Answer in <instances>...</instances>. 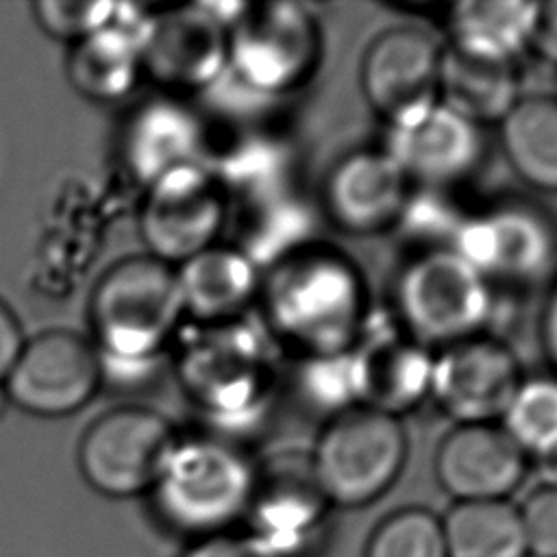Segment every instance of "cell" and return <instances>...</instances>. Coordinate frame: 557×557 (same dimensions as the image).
I'll return each instance as SVG.
<instances>
[{
	"mask_svg": "<svg viewBox=\"0 0 557 557\" xmlns=\"http://www.w3.org/2000/svg\"><path fill=\"white\" fill-rule=\"evenodd\" d=\"M257 300L270 337L302 359L350 350L372 318L361 268L318 242L268 268Z\"/></svg>",
	"mask_w": 557,
	"mask_h": 557,
	"instance_id": "obj_1",
	"label": "cell"
},
{
	"mask_svg": "<svg viewBox=\"0 0 557 557\" xmlns=\"http://www.w3.org/2000/svg\"><path fill=\"white\" fill-rule=\"evenodd\" d=\"M174 368L187 398L218 429L215 437L233 444L261 420L274 398V339L244 318L198 324L183 339Z\"/></svg>",
	"mask_w": 557,
	"mask_h": 557,
	"instance_id": "obj_2",
	"label": "cell"
},
{
	"mask_svg": "<svg viewBox=\"0 0 557 557\" xmlns=\"http://www.w3.org/2000/svg\"><path fill=\"white\" fill-rule=\"evenodd\" d=\"M257 468L239 444L222 437L178 440L148 492L152 509L159 522L191 542L233 533L248 513Z\"/></svg>",
	"mask_w": 557,
	"mask_h": 557,
	"instance_id": "obj_3",
	"label": "cell"
},
{
	"mask_svg": "<svg viewBox=\"0 0 557 557\" xmlns=\"http://www.w3.org/2000/svg\"><path fill=\"white\" fill-rule=\"evenodd\" d=\"M494 287L453 248H424L394 281L396 324L431 350L483 335Z\"/></svg>",
	"mask_w": 557,
	"mask_h": 557,
	"instance_id": "obj_4",
	"label": "cell"
},
{
	"mask_svg": "<svg viewBox=\"0 0 557 557\" xmlns=\"http://www.w3.org/2000/svg\"><path fill=\"white\" fill-rule=\"evenodd\" d=\"M307 457L326 500L359 509L385 496L400 479L409 437L400 418L357 405L324 422Z\"/></svg>",
	"mask_w": 557,
	"mask_h": 557,
	"instance_id": "obj_5",
	"label": "cell"
},
{
	"mask_svg": "<svg viewBox=\"0 0 557 557\" xmlns=\"http://www.w3.org/2000/svg\"><path fill=\"white\" fill-rule=\"evenodd\" d=\"M183 318L176 268L150 255L111 265L89 300L96 348L104 355L161 357Z\"/></svg>",
	"mask_w": 557,
	"mask_h": 557,
	"instance_id": "obj_6",
	"label": "cell"
},
{
	"mask_svg": "<svg viewBox=\"0 0 557 557\" xmlns=\"http://www.w3.org/2000/svg\"><path fill=\"white\" fill-rule=\"evenodd\" d=\"M322 59V28L307 4H244L228 26L226 74L257 98H283L305 87Z\"/></svg>",
	"mask_w": 557,
	"mask_h": 557,
	"instance_id": "obj_7",
	"label": "cell"
},
{
	"mask_svg": "<svg viewBox=\"0 0 557 557\" xmlns=\"http://www.w3.org/2000/svg\"><path fill=\"white\" fill-rule=\"evenodd\" d=\"M176 444L178 437L161 413L146 407H117L83 433L76 453L78 470L102 496L148 494Z\"/></svg>",
	"mask_w": 557,
	"mask_h": 557,
	"instance_id": "obj_8",
	"label": "cell"
},
{
	"mask_svg": "<svg viewBox=\"0 0 557 557\" xmlns=\"http://www.w3.org/2000/svg\"><path fill=\"white\" fill-rule=\"evenodd\" d=\"M450 248L492 287L531 285L553 272L557 228L540 207L505 200L463 215Z\"/></svg>",
	"mask_w": 557,
	"mask_h": 557,
	"instance_id": "obj_9",
	"label": "cell"
},
{
	"mask_svg": "<svg viewBox=\"0 0 557 557\" xmlns=\"http://www.w3.org/2000/svg\"><path fill=\"white\" fill-rule=\"evenodd\" d=\"M228 194L209 163L176 168L148 185L139 235L150 257L176 268L220 242Z\"/></svg>",
	"mask_w": 557,
	"mask_h": 557,
	"instance_id": "obj_10",
	"label": "cell"
},
{
	"mask_svg": "<svg viewBox=\"0 0 557 557\" xmlns=\"http://www.w3.org/2000/svg\"><path fill=\"white\" fill-rule=\"evenodd\" d=\"M331 509L309 457L278 459L257 468L246 535L272 557H315L329 542Z\"/></svg>",
	"mask_w": 557,
	"mask_h": 557,
	"instance_id": "obj_11",
	"label": "cell"
},
{
	"mask_svg": "<svg viewBox=\"0 0 557 557\" xmlns=\"http://www.w3.org/2000/svg\"><path fill=\"white\" fill-rule=\"evenodd\" d=\"M381 150L413 187L446 189L472 176L483 161V133L440 100L385 122Z\"/></svg>",
	"mask_w": 557,
	"mask_h": 557,
	"instance_id": "obj_12",
	"label": "cell"
},
{
	"mask_svg": "<svg viewBox=\"0 0 557 557\" xmlns=\"http://www.w3.org/2000/svg\"><path fill=\"white\" fill-rule=\"evenodd\" d=\"M2 385L7 398L28 413L44 418L74 413L102 385L98 348L72 331L39 333L24 339Z\"/></svg>",
	"mask_w": 557,
	"mask_h": 557,
	"instance_id": "obj_13",
	"label": "cell"
},
{
	"mask_svg": "<svg viewBox=\"0 0 557 557\" xmlns=\"http://www.w3.org/2000/svg\"><path fill=\"white\" fill-rule=\"evenodd\" d=\"M522 379L507 344L476 335L435 350L429 400L455 424L498 422Z\"/></svg>",
	"mask_w": 557,
	"mask_h": 557,
	"instance_id": "obj_14",
	"label": "cell"
},
{
	"mask_svg": "<svg viewBox=\"0 0 557 557\" xmlns=\"http://www.w3.org/2000/svg\"><path fill=\"white\" fill-rule=\"evenodd\" d=\"M228 28L207 4L152 13L141 50L144 70L170 89H211L226 74Z\"/></svg>",
	"mask_w": 557,
	"mask_h": 557,
	"instance_id": "obj_15",
	"label": "cell"
},
{
	"mask_svg": "<svg viewBox=\"0 0 557 557\" xmlns=\"http://www.w3.org/2000/svg\"><path fill=\"white\" fill-rule=\"evenodd\" d=\"M444 46L418 26H392L374 35L359 65V87L385 122L437 100Z\"/></svg>",
	"mask_w": 557,
	"mask_h": 557,
	"instance_id": "obj_16",
	"label": "cell"
},
{
	"mask_svg": "<svg viewBox=\"0 0 557 557\" xmlns=\"http://www.w3.org/2000/svg\"><path fill=\"white\" fill-rule=\"evenodd\" d=\"M413 185L381 148L344 154L326 172L320 202L326 220L352 237L396 228Z\"/></svg>",
	"mask_w": 557,
	"mask_h": 557,
	"instance_id": "obj_17",
	"label": "cell"
},
{
	"mask_svg": "<svg viewBox=\"0 0 557 557\" xmlns=\"http://www.w3.org/2000/svg\"><path fill=\"white\" fill-rule=\"evenodd\" d=\"M435 350L372 318L350 348L357 405L400 418L429 400Z\"/></svg>",
	"mask_w": 557,
	"mask_h": 557,
	"instance_id": "obj_18",
	"label": "cell"
},
{
	"mask_svg": "<svg viewBox=\"0 0 557 557\" xmlns=\"http://www.w3.org/2000/svg\"><path fill=\"white\" fill-rule=\"evenodd\" d=\"M527 472V455L498 422L455 424L433 457L437 485L455 503L509 500Z\"/></svg>",
	"mask_w": 557,
	"mask_h": 557,
	"instance_id": "obj_19",
	"label": "cell"
},
{
	"mask_svg": "<svg viewBox=\"0 0 557 557\" xmlns=\"http://www.w3.org/2000/svg\"><path fill=\"white\" fill-rule=\"evenodd\" d=\"M209 152L202 115L176 96H154L141 102L124 126L126 168L146 187L176 168L207 163Z\"/></svg>",
	"mask_w": 557,
	"mask_h": 557,
	"instance_id": "obj_20",
	"label": "cell"
},
{
	"mask_svg": "<svg viewBox=\"0 0 557 557\" xmlns=\"http://www.w3.org/2000/svg\"><path fill=\"white\" fill-rule=\"evenodd\" d=\"M128 11L131 15H124L122 7L115 4L111 22L76 41L70 52L67 78L89 100L124 98L144 70L141 50L152 15L139 7H128Z\"/></svg>",
	"mask_w": 557,
	"mask_h": 557,
	"instance_id": "obj_21",
	"label": "cell"
},
{
	"mask_svg": "<svg viewBox=\"0 0 557 557\" xmlns=\"http://www.w3.org/2000/svg\"><path fill=\"white\" fill-rule=\"evenodd\" d=\"M185 315L198 324L239 320L259 298L261 270L235 246L213 244L176 265Z\"/></svg>",
	"mask_w": 557,
	"mask_h": 557,
	"instance_id": "obj_22",
	"label": "cell"
},
{
	"mask_svg": "<svg viewBox=\"0 0 557 557\" xmlns=\"http://www.w3.org/2000/svg\"><path fill=\"white\" fill-rule=\"evenodd\" d=\"M537 4L529 0H461L448 9V48L492 63L516 65L531 50Z\"/></svg>",
	"mask_w": 557,
	"mask_h": 557,
	"instance_id": "obj_23",
	"label": "cell"
},
{
	"mask_svg": "<svg viewBox=\"0 0 557 557\" xmlns=\"http://www.w3.org/2000/svg\"><path fill=\"white\" fill-rule=\"evenodd\" d=\"M522 98L518 67L481 61L448 46L442 52L437 100L472 124H500Z\"/></svg>",
	"mask_w": 557,
	"mask_h": 557,
	"instance_id": "obj_24",
	"label": "cell"
},
{
	"mask_svg": "<svg viewBox=\"0 0 557 557\" xmlns=\"http://www.w3.org/2000/svg\"><path fill=\"white\" fill-rule=\"evenodd\" d=\"M498 126L516 176L537 191L557 194V98L522 96Z\"/></svg>",
	"mask_w": 557,
	"mask_h": 557,
	"instance_id": "obj_25",
	"label": "cell"
},
{
	"mask_svg": "<svg viewBox=\"0 0 557 557\" xmlns=\"http://www.w3.org/2000/svg\"><path fill=\"white\" fill-rule=\"evenodd\" d=\"M313 213L287 189L246 202V220L235 246L263 274L281 259L313 244Z\"/></svg>",
	"mask_w": 557,
	"mask_h": 557,
	"instance_id": "obj_26",
	"label": "cell"
},
{
	"mask_svg": "<svg viewBox=\"0 0 557 557\" xmlns=\"http://www.w3.org/2000/svg\"><path fill=\"white\" fill-rule=\"evenodd\" d=\"M448 557H529L511 500L455 503L442 516Z\"/></svg>",
	"mask_w": 557,
	"mask_h": 557,
	"instance_id": "obj_27",
	"label": "cell"
},
{
	"mask_svg": "<svg viewBox=\"0 0 557 557\" xmlns=\"http://www.w3.org/2000/svg\"><path fill=\"white\" fill-rule=\"evenodd\" d=\"M498 424L529 463L557 453V376H524Z\"/></svg>",
	"mask_w": 557,
	"mask_h": 557,
	"instance_id": "obj_28",
	"label": "cell"
},
{
	"mask_svg": "<svg viewBox=\"0 0 557 557\" xmlns=\"http://www.w3.org/2000/svg\"><path fill=\"white\" fill-rule=\"evenodd\" d=\"M363 557H448L442 516L418 505L387 513L368 535Z\"/></svg>",
	"mask_w": 557,
	"mask_h": 557,
	"instance_id": "obj_29",
	"label": "cell"
},
{
	"mask_svg": "<svg viewBox=\"0 0 557 557\" xmlns=\"http://www.w3.org/2000/svg\"><path fill=\"white\" fill-rule=\"evenodd\" d=\"M33 11L50 37L76 44L107 26L115 13V4L100 0H39L33 4Z\"/></svg>",
	"mask_w": 557,
	"mask_h": 557,
	"instance_id": "obj_30",
	"label": "cell"
},
{
	"mask_svg": "<svg viewBox=\"0 0 557 557\" xmlns=\"http://www.w3.org/2000/svg\"><path fill=\"white\" fill-rule=\"evenodd\" d=\"M516 507L529 557H557V485L537 483Z\"/></svg>",
	"mask_w": 557,
	"mask_h": 557,
	"instance_id": "obj_31",
	"label": "cell"
},
{
	"mask_svg": "<svg viewBox=\"0 0 557 557\" xmlns=\"http://www.w3.org/2000/svg\"><path fill=\"white\" fill-rule=\"evenodd\" d=\"M181 557H272L246 533H222L205 540L189 542Z\"/></svg>",
	"mask_w": 557,
	"mask_h": 557,
	"instance_id": "obj_32",
	"label": "cell"
},
{
	"mask_svg": "<svg viewBox=\"0 0 557 557\" xmlns=\"http://www.w3.org/2000/svg\"><path fill=\"white\" fill-rule=\"evenodd\" d=\"M531 50L557 67V0L537 4V20Z\"/></svg>",
	"mask_w": 557,
	"mask_h": 557,
	"instance_id": "obj_33",
	"label": "cell"
},
{
	"mask_svg": "<svg viewBox=\"0 0 557 557\" xmlns=\"http://www.w3.org/2000/svg\"><path fill=\"white\" fill-rule=\"evenodd\" d=\"M22 346H24V337H22L17 318L0 300V383L7 379L9 370L13 368Z\"/></svg>",
	"mask_w": 557,
	"mask_h": 557,
	"instance_id": "obj_34",
	"label": "cell"
},
{
	"mask_svg": "<svg viewBox=\"0 0 557 557\" xmlns=\"http://www.w3.org/2000/svg\"><path fill=\"white\" fill-rule=\"evenodd\" d=\"M540 339L553 368L557 370V276L546 294L540 315Z\"/></svg>",
	"mask_w": 557,
	"mask_h": 557,
	"instance_id": "obj_35",
	"label": "cell"
},
{
	"mask_svg": "<svg viewBox=\"0 0 557 557\" xmlns=\"http://www.w3.org/2000/svg\"><path fill=\"white\" fill-rule=\"evenodd\" d=\"M531 468H537L540 472V483H546V485H557V453L544 457V459H537V461H531L529 463V470Z\"/></svg>",
	"mask_w": 557,
	"mask_h": 557,
	"instance_id": "obj_36",
	"label": "cell"
},
{
	"mask_svg": "<svg viewBox=\"0 0 557 557\" xmlns=\"http://www.w3.org/2000/svg\"><path fill=\"white\" fill-rule=\"evenodd\" d=\"M7 403H9V398H7V392H4V385L0 383V418H2V413H4V409H7Z\"/></svg>",
	"mask_w": 557,
	"mask_h": 557,
	"instance_id": "obj_37",
	"label": "cell"
},
{
	"mask_svg": "<svg viewBox=\"0 0 557 557\" xmlns=\"http://www.w3.org/2000/svg\"><path fill=\"white\" fill-rule=\"evenodd\" d=\"M555 98H557V94H555Z\"/></svg>",
	"mask_w": 557,
	"mask_h": 557,
	"instance_id": "obj_38",
	"label": "cell"
}]
</instances>
